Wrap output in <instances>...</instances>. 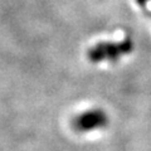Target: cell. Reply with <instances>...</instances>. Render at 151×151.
I'll return each instance as SVG.
<instances>
[{
  "instance_id": "1",
  "label": "cell",
  "mask_w": 151,
  "mask_h": 151,
  "mask_svg": "<svg viewBox=\"0 0 151 151\" xmlns=\"http://www.w3.org/2000/svg\"><path fill=\"white\" fill-rule=\"evenodd\" d=\"M105 121L102 119V115L100 113H88V115L83 116L81 121H79V127L83 130H88V129H93L96 126H101Z\"/></svg>"
}]
</instances>
